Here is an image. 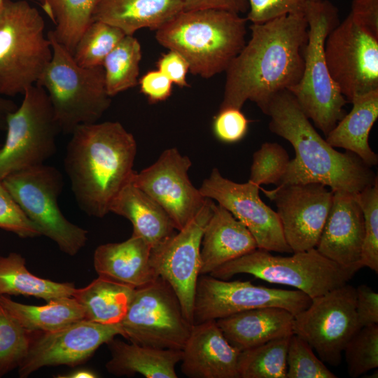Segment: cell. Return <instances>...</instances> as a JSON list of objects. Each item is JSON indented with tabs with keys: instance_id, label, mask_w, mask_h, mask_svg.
<instances>
[{
	"instance_id": "obj_52",
	"label": "cell",
	"mask_w": 378,
	"mask_h": 378,
	"mask_svg": "<svg viewBox=\"0 0 378 378\" xmlns=\"http://www.w3.org/2000/svg\"><path fill=\"white\" fill-rule=\"evenodd\" d=\"M307 1H321V0H307Z\"/></svg>"
},
{
	"instance_id": "obj_6",
	"label": "cell",
	"mask_w": 378,
	"mask_h": 378,
	"mask_svg": "<svg viewBox=\"0 0 378 378\" xmlns=\"http://www.w3.org/2000/svg\"><path fill=\"white\" fill-rule=\"evenodd\" d=\"M52 57L36 82L46 91L61 132L71 134L83 124L97 122L109 108L102 66L83 67L72 54L47 34Z\"/></svg>"
},
{
	"instance_id": "obj_34",
	"label": "cell",
	"mask_w": 378,
	"mask_h": 378,
	"mask_svg": "<svg viewBox=\"0 0 378 378\" xmlns=\"http://www.w3.org/2000/svg\"><path fill=\"white\" fill-rule=\"evenodd\" d=\"M290 337L274 339L241 351L238 359L239 378H286Z\"/></svg>"
},
{
	"instance_id": "obj_13",
	"label": "cell",
	"mask_w": 378,
	"mask_h": 378,
	"mask_svg": "<svg viewBox=\"0 0 378 378\" xmlns=\"http://www.w3.org/2000/svg\"><path fill=\"white\" fill-rule=\"evenodd\" d=\"M311 301L299 290L267 288L250 281H228L200 274L193 301V325L265 307H281L295 315Z\"/></svg>"
},
{
	"instance_id": "obj_3",
	"label": "cell",
	"mask_w": 378,
	"mask_h": 378,
	"mask_svg": "<svg viewBox=\"0 0 378 378\" xmlns=\"http://www.w3.org/2000/svg\"><path fill=\"white\" fill-rule=\"evenodd\" d=\"M263 113L270 118V130L287 140L295 153L279 186L319 183L357 194L377 180L359 157L335 150L321 137L288 90L276 94Z\"/></svg>"
},
{
	"instance_id": "obj_23",
	"label": "cell",
	"mask_w": 378,
	"mask_h": 378,
	"mask_svg": "<svg viewBox=\"0 0 378 378\" xmlns=\"http://www.w3.org/2000/svg\"><path fill=\"white\" fill-rule=\"evenodd\" d=\"M150 251L141 237L132 234L124 241L97 246L94 267L99 276L139 288L158 277L150 262Z\"/></svg>"
},
{
	"instance_id": "obj_17",
	"label": "cell",
	"mask_w": 378,
	"mask_h": 378,
	"mask_svg": "<svg viewBox=\"0 0 378 378\" xmlns=\"http://www.w3.org/2000/svg\"><path fill=\"white\" fill-rule=\"evenodd\" d=\"M191 165L190 159L177 148H167L153 164L135 172L131 181L165 211L176 230L198 214L207 199L189 178Z\"/></svg>"
},
{
	"instance_id": "obj_35",
	"label": "cell",
	"mask_w": 378,
	"mask_h": 378,
	"mask_svg": "<svg viewBox=\"0 0 378 378\" xmlns=\"http://www.w3.org/2000/svg\"><path fill=\"white\" fill-rule=\"evenodd\" d=\"M125 36V34L115 26L93 21L79 38L73 57L83 67L102 66L106 56Z\"/></svg>"
},
{
	"instance_id": "obj_14",
	"label": "cell",
	"mask_w": 378,
	"mask_h": 378,
	"mask_svg": "<svg viewBox=\"0 0 378 378\" xmlns=\"http://www.w3.org/2000/svg\"><path fill=\"white\" fill-rule=\"evenodd\" d=\"M330 75L346 99L378 90V37L349 15L326 37Z\"/></svg>"
},
{
	"instance_id": "obj_45",
	"label": "cell",
	"mask_w": 378,
	"mask_h": 378,
	"mask_svg": "<svg viewBox=\"0 0 378 378\" xmlns=\"http://www.w3.org/2000/svg\"><path fill=\"white\" fill-rule=\"evenodd\" d=\"M356 313L360 328L378 324V294L361 284L356 288Z\"/></svg>"
},
{
	"instance_id": "obj_5",
	"label": "cell",
	"mask_w": 378,
	"mask_h": 378,
	"mask_svg": "<svg viewBox=\"0 0 378 378\" xmlns=\"http://www.w3.org/2000/svg\"><path fill=\"white\" fill-rule=\"evenodd\" d=\"M302 11L308 24L304 69L297 85L288 90L305 115L325 136L346 114L349 102L331 78L325 59L328 34L339 24L337 8L327 0L307 1Z\"/></svg>"
},
{
	"instance_id": "obj_36",
	"label": "cell",
	"mask_w": 378,
	"mask_h": 378,
	"mask_svg": "<svg viewBox=\"0 0 378 378\" xmlns=\"http://www.w3.org/2000/svg\"><path fill=\"white\" fill-rule=\"evenodd\" d=\"M30 332L0 304V377L18 368L27 354Z\"/></svg>"
},
{
	"instance_id": "obj_8",
	"label": "cell",
	"mask_w": 378,
	"mask_h": 378,
	"mask_svg": "<svg viewBox=\"0 0 378 378\" xmlns=\"http://www.w3.org/2000/svg\"><path fill=\"white\" fill-rule=\"evenodd\" d=\"M359 270L341 266L316 248L290 256L274 255L257 248L209 274L223 280L239 274H251L270 283L294 287L312 299L347 284Z\"/></svg>"
},
{
	"instance_id": "obj_40",
	"label": "cell",
	"mask_w": 378,
	"mask_h": 378,
	"mask_svg": "<svg viewBox=\"0 0 378 378\" xmlns=\"http://www.w3.org/2000/svg\"><path fill=\"white\" fill-rule=\"evenodd\" d=\"M286 378H335L302 338L293 334L289 339L286 356Z\"/></svg>"
},
{
	"instance_id": "obj_50",
	"label": "cell",
	"mask_w": 378,
	"mask_h": 378,
	"mask_svg": "<svg viewBox=\"0 0 378 378\" xmlns=\"http://www.w3.org/2000/svg\"><path fill=\"white\" fill-rule=\"evenodd\" d=\"M57 377H63V378H80V377L92 378V377L93 378V377H97V374L90 370L78 369L67 374H64L63 376H58Z\"/></svg>"
},
{
	"instance_id": "obj_47",
	"label": "cell",
	"mask_w": 378,
	"mask_h": 378,
	"mask_svg": "<svg viewBox=\"0 0 378 378\" xmlns=\"http://www.w3.org/2000/svg\"><path fill=\"white\" fill-rule=\"evenodd\" d=\"M349 14L354 21L378 37V0H353Z\"/></svg>"
},
{
	"instance_id": "obj_41",
	"label": "cell",
	"mask_w": 378,
	"mask_h": 378,
	"mask_svg": "<svg viewBox=\"0 0 378 378\" xmlns=\"http://www.w3.org/2000/svg\"><path fill=\"white\" fill-rule=\"evenodd\" d=\"M0 228L22 238L41 236L38 227L26 216L0 181Z\"/></svg>"
},
{
	"instance_id": "obj_43",
	"label": "cell",
	"mask_w": 378,
	"mask_h": 378,
	"mask_svg": "<svg viewBox=\"0 0 378 378\" xmlns=\"http://www.w3.org/2000/svg\"><path fill=\"white\" fill-rule=\"evenodd\" d=\"M246 20L252 24L265 22L272 19L302 10L307 0H247Z\"/></svg>"
},
{
	"instance_id": "obj_44",
	"label": "cell",
	"mask_w": 378,
	"mask_h": 378,
	"mask_svg": "<svg viewBox=\"0 0 378 378\" xmlns=\"http://www.w3.org/2000/svg\"><path fill=\"white\" fill-rule=\"evenodd\" d=\"M172 83L158 69L144 74L138 81L140 91L150 104L167 99L172 92Z\"/></svg>"
},
{
	"instance_id": "obj_11",
	"label": "cell",
	"mask_w": 378,
	"mask_h": 378,
	"mask_svg": "<svg viewBox=\"0 0 378 378\" xmlns=\"http://www.w3.org/2000/svg\"><path fill=\"white\" fill-rule=\"evenodd\" d=\"M122 336L141 346L182 350L192 324L171 286L158 276L136 288L120 323Z\"/></svg>"
},
{
	"instance_id": "obj_15",
	"label": "cell",
	"mask_w": 378,
	"mask_h": 378,
	"mask_svg": "<svg viewBox=\"0 0 378 378\" xmlns=\"http://www.w3.org/2000/svg\"><path fill=\"white\" fill-rule=\"evenodd\" d=\"M214 203L207 198L201 210L186 225L150 251L152 267L173 288L184 316L192 325L194 296L200 275L202 238Z\"/></svg>"
},
{
	"instance_id": "obj_29",
	"label": "cell",
	"mask_w": 378,
	"mask_h": 378,
	"mask_svg": "<svg viewBox=\"0 0 378 378\" xmlns=\"http://www.w3.org/2000/svg\"><path fill=\"white\" fill-rule=\"evenodd\" d=\"M135 288L98 276L72 297L82 306L85 319L102 324H118L125 317Z\"/></svg>"
},
{
	"instance_id": "obj_2",
	"label": "cell",
	"mask_w": 378,
	"mask_h": 378,
	"mask_svg": "<svg viewBox=\"0 0 378 378\" xmlns=\"http://www.w3.org/2000/svg\"><path fill=\"white\" fill-rule=\"evenodd\" d=\"M71 135L64 167L76 201L86 214L103 218L132 181L136 140L115 121L80 125Z\"/></svg>"
},
{
	"instance_id": "obj_12",
	"label": "cell",
	"mask_w": 378,
	"mask_h": 378,
	"mask_svg": "<svg viewBox=\"0 0 378 378\" xmlns=\"http://www.w3.org/2000/svg\"><path fill=\"white\" fill-rule=\"evenodd\" d=\"M356 288L346 284L312 299L294 315L293 334L302 338L332 366L342 360L344 347L360 328L356 313Z\"/></svg>"
},
{
	"instance_id": "obj_51",
	"label": "cell",
	"mask_w": 378,
	"mask_h": 378,
	"mask_svg": "<svg viewBox=\"0 0 378 378\" xmlns=\"http://www.w3.org/2000/svg\"><path fill=\"white\" fill-rule=\"evenodd\" d=\"M4 1H5V0H0V10H1V7H2L3 4H4Z\"/></svg>"
},
{
	"instance_id": "obj_28",
	"label": "cell",
	"mask_w": 378,
	"mask_h": 378,
	"mask_svg": "<svg viewBox=\"0 0 378 378\" xmlns=\"http://www.w3.org/2000/svg\"><path fill=\"white\" fill-rule=\"evenodd\" d=\"M353 106L326 136L334 148H344L359 157L372 167L378 163V156L370 146V130L378 118V90L356 96Z\"/></svg>"
},
{
	"instance_id": "obj_19",
	"label": "cell",
	"mask_w": 378,
	"mask_h": 378,
	"mask_svg": "<svg viewBox=\"0 0 378 378\" xmlns=\"http://www.w3.org/2000/svg\"><path fill=\"white\" fill-rule=\"evenodd\" d=\"M40 332L31 342L27 356L18 366L20 377H27L45 366L78 365L102 344L122 334L120 323L102 324L86 319L55 331Z\"/></svg>"
},
{
	"instance_id": "obj_25",
	"label": "cell",
	"mask_w": 378,
	"mask_h": 378,
	"mask_svg": "<svg viewBox=\"0 0 378 378\" xmlns=\"http://www.w3.org/2000/svg\"><path fill=\"white\" fill-rule=\"evenodd\" d=\"M183 7V0H99L93 20L115 26L125 35H134L144 28L156 31Z\"/></svg>"
},
{
	"instance_id": "obj_48",
	"label": "cell",
	"mask_w": 378,
	"mask_h": 378,
	"mask_svg": "<svg viewBox=\"0 0 378 378\" xmlns=\"http://www.w3.org/2000/svg\"><path fill=\"white\" fill-rule=\"evenodd\" d=\"M183 10L215 9L237 14L248 12L247 0H183Z\"/></svg>"
},
{
	"instance_id": "obj_32",
	"label": "cell",
	"mask_w": 378,
	"mask_h": 378,
	"mask_svg": "<svg viewBox=\"0 0 378 378\" xmlns=\"http://www.w3.org/2000/svg\"><path fill=\"white\" fill-rule=\"evenodd\" d=\"M37 1L55 24V38L73 55L81 35L94 21L99 0Z\"/></svg>"
},
{
	"instance_id": "obj_20",
	"label": "cell",
	"mask_w": 378,
	"mask_h": 378,
	"mask_svg": "<svg viewBox=\"0 0 378 378\" xmlns=\"http://www.w3.org/2000/svg\"><path fill=\"white\" fill-rule=\"evenodd\" d=\"M364 218L356 194L333 190L332 202L316 249L344 267L360 263Z\"/></svg>"
},
{
	"instance_id": "obj_53",
	"label": "cell",
	"mask_w": 378,
	"mask_h": 378,
	"mask_svg": "<svg viewBox=\"0 0 378 378\" xmlns=\"http://www.w3.org/2000/svg\"><path fill=\"white\" fill-rule=\"evenodd\" d=\"M2 144H0V148H1Z\"/></svg>"
},
{
	"instance_id": "obj_37",
	"label": "cell",
	"mask_w": 378,
	"mask_h": 378,
	"mask_svg": "<svg viewBox=\"0 0 378 378\" xmlns=\"http://www.w3.org/2000/svg\"><path fill=\"white\" fill-rule=\"evenodd\" d=\"M347 372L356 378L378 367V324L360 328L344 351Z\"/></svg>"
},
{
	"instance_id": "obj_21",
	"label": "cell",
	"mask_w": 378,
	"mask_h": 378,
	"mask_svg": "<svg viewBox=\"0 0 378 378\" xmlns=\"http://www.w3.org/2000/svg\"><path fill=\"white\" fill-rule=\"evenodd\" d=\"M181 370L190 378H239L240 351L211 320L194 324L183 348Z\"/></svg>"
},
{
	"instance_id": "obj_31",
	"label": "cell",
	"mask_w": 378,
	"mask_h": 378,
	"mask_svg": "<svg viewBox=\"0 0 378 378\" xmlns=\"http://www.w3.org/2000/svg\"><path fill=\"white\" fill-rule=\"evenodd\" d=\"M75 289L73 284L59 283L31 274L25 259L18 253L0 256V295L32 296L48 302L71 297Z\"/></svg>"
},
{
	"instance_id": "obj_9",
	"label": "cell",
	"mask_w": 378,
	"mask_h": 378,
	"mask_svg": "<svg viewBox=\"0 0 378 378\" xmlns=\"http://www.w3.org/2000/svg\"><path fill=\"white\" fill-rule=\"evenodd\" d=\"M1 182L41 235L62 252L75 255L85 246L88 231L69 221L59 209L63 178L55 167L43 164L9 174Z\"/></svg>"
},
{
	"instance_id": "obj_26",
	"label": "cell",
	"mask_w": 378,
	"mask_h": 378,
	"mask_svg": "<svg viewBox=\"0 0 378 378\" xmlns=\"http://www.w3.org/2000/svg\"><path fill=\"white\" fill-rule=\"evenodd\" d=\"M110 212L128 219L133 226L132 234L141 237L151 248L176 232L165 211L131 182L114 199Z\"/></svg>"
},
{
	"instance_id": "obj_22",
	"label": "cell",
	"mask_w": 378,
	"mask_h": 378,
	"mask_svg": "<svg viewBox=\"0 0 378 378\" xmlns=\"http://www.w3.org/2000/svg\"><path fill=\"white\" fill-rule=\"evenodd\" d=\"M249 230L215 202L202 238L200 274H209L223 264L256 249Z\"/></svg>"
},
{
	"instance_id": "obj_27",
	"label": "cell",
	"mask_w": 378,
	"mask_h": 378,
	"mask_svg": "<svg viewBox=\"0 0 378 378\" xmlns=\"http://www.w3.org/2000/svg\"><path fill=\"white\" fill-rule=\"evenodd\" d=\"M111 358L107 371L116 376L140 374L146 378H176V365L181 362L182 351L158 349L127 343L112 338L106 343Z\"/></svg>"
},
{
	"instance_id": "obj_39",
	"label": "cell",
	"mask_w": 378,
	"mask_h": 378,
	"mask_svg": "<svg viewBox=\"0 0 378 378\" xmlns=\"http://www.w3.org/2000/svg\"><path fill=\"white\" fill-rule=\"evenodd\" d=\"M285 148L276 142H265L253 155L248 181L260 186L262 184L279 186L290 163Z\"/></svg>"
},
{
	"instance_id": "obj_10",
	"label": "cell",
	"mask_w": 378,
	"mask_h": 378,
	"mask_svg": "<svg viewBox=\"0 0 378 378\" xmlns=\"http://www.w3.org/2000/svg\"><path fill=\"white\" fill-rule=\"evenodd\" d=\"M7 119L6 137L0 148V181L13 173L38 166L57 150L61 132L46 91L35 84Z\"/></svg>"
},
{
	"instance_id": "obj_38",
	"label": "cell",
	"mask_w": 378,
	"mask_h": 378,
	"mask_svg": "<svg viewBox=\"0 0 378 378\" xmlns=\"http://www.w3.org/2000/svg\"><path fill=\"white\" fill-rule=\"evenodd\" d=\"M364 218L360 263L378 273V179L356 194Z\"/></svg>"
},
{
	"instance_id": "obj_7",
	"label": "cell",
	"mask_w": 378,
	"mask_h": 378,
	"mask_svg": "<svg viewBox=\"0 0 378 378\" xmlns=\"http://www.w3.org/2000/svg\"><path fill=\"white\" fill-rule=\"evenodd\" d=\"M52 57L45 22L26 0H5L0 10V94H24Z\"/></svg>"
},
{
	"instance_id": "obj_42",
	"label": "cell",
	"mask_w": 378,
	"mask_h": 378,
	"mask_svg": "<svg viewBox=\"0 0 378 378\" xmlns=\"http://www.w3.org/2000/svg\"><path fill=\"white\" fill-rule=\"evenodd\" d=\"M249 122L241 109L221 108L214 118L212 130L219 141L233 144L241 141L246 136Z\"/></svg>"
},
{
	"instance_id": "obj_16",
	"label": "cell",
	"mask_w": 378,
	"mask_h": 378,
	"mask_svg": "<svg viewBox=\"0 0 378 378\" xmlns=\"http://www.w3.org/2000/svg\"><path fill=\"white\" fill-rule=\"evenodd\" d=\"M261 187L248 181L240 183L222 176L214 168L199 188L206 198L216 200L249 230L258 248L292 253L276 211L260 198Z\"/></svg>"
},
{
	"instance_id": "obj_1",
	"label": "cell",
	"mask_w": 378,
	"mask_h": 378,
	"mask_svg": "<svg viewBox=\"0 0 378 378\" xmlns=\"http://www.w3.org/2000/svg\"><path fill=\"white\" fill-rule=\"evenodd\" d=\"M249 29L250 39L225 71L219 109H241L251 101L263 113L276 94L290 90L302 77L308 38L302 10L252 24Z\"/></svg>"
},
{
	"instance_id": "obj_18",
	"label": "cell",
	"mask_w": 378,
	"mask_h": 378,
	"mask_svg": "<svg viewBox=\"0 0 378 378\" xmlns=\"http://www.w3.org/2000/svg\"><path fill=\"white\" fill-rule=\"evenodd\" d=\"M261 189L276 206L285 239L292 252L315 248L331 207L333 190L319 183Z\"/></svg>"
},
{
	"instance_id": "obj_49",
	"label": "cell",
	"mask_w": 378,
	"mask_h": 378,
	"mask_svg": "<svg viewBox=\"0 0 378 378\" xmlns=\"http://www.w3.org/2000/svg\"><path fill=\"white\" fill-rule=\"evenodd\" d=\"M18 107L14 102L0 94V131L6 130L7 119Z\"/></svg>"
},
{
	"instance_id": "obj_24",
	"label": "cell",
	"mask_w": 378,
	"mask_h": 378,
	"mask_svg": "<svg viewBox=\"0 0 378 378\" xmlns=\"http://www.w3.org/2000/svg\"><path fill=\"white\" fill-rule=\"evenodd\" d=\"M294 315L278 307L244 311L216 320L228 342L239 351L293 334Z\"/></svg>"
},
{
	"instance_id": "obj_4",
	"label": "cell",
	"mask_w": 378,
	"mask_h": 378,
	"mask_svg": "<svg viewBox=\"0 0 378 378\" xmlns=\"http://www.w3.org/2000/svg\"><path fill=\"white\" fill-rule=\"evenodd\" d=\"M246 18L215 9L182 10L155 31V39L187 61L189 71L209 78L225 71L246 43Z\"/></svg>"
},
{
	"instance_id": "obj_33",
	"label": "cell",
	"mask_w": 378,
	"mask_h": 378,
	"mask_svg": "<svg viewBox=\"0 0 378 378\" xmlns=\"http://www.w3.org/2000/svg\"><path fill=\"white\" fill-rule=\"evenodd\" d=\"M141 59V44L134 35H125L106 56L102 66L111 97L138 85Z\"/></svg>"
},
{
	"instance_id": "obj_46",
	"label": "cell",
	"mask_w": 378,
	"mask_h": 378,
	"mask_svg": "<svg viewBox=\"0 0 378 378\" xmlns=\"http://www.w3.org/2000/svg\"><path fill=\"white\" fill-rule=\"evenodd\" d=\"M157 67L172 83L180 88L190 87L186 80L188 64L178 52L169 50L162 54L157 62Z\"/></svg>"
},
{
	"instance_id": "obj_30",
	"label": "cell",
	"mask_w": 378,
	"mask_h": 378,
	"mask_svg": "<svg viewBox=\"0 0 378 378\" xmlns=\"http://www.w3.org/2000/svg\"><path fill=\"white\" fill-rule=\"evenodd\" d=\"M0 304L27 331L52 332L85 319L83 308L72 296L54 299L44 305L17 302L0 295Z\"/></svg>"
}]
</instances>
